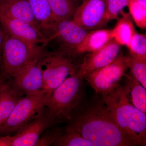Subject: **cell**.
Segmentation results:
<instances>
[{"label":"cell","mask_w":146,"mask_h":146,"mask_svg":"<svg viewBox=\"0 0 146 146\" xmlns=\"http://www.w3.org/2000/svg\"><path fill=\"white\" fill-rule=\"evenodd\" d=\"M126 58L131 74L146 89V59L133 57L130 54L126 56Z\"/></svg>","instance_id":"7402d4cb"},{"label":"cell","mask_w":146,"mask_h":146,"mask_svg":"<svg viewBox=\"0 0 146 146\" xmlns=\"http://www.w3.org/2000/svg\"><path fill=\"white\" fill-rule=\"evenodd\" d=\"M83 80V77L77 70L49 97L46 109L54 125L68 122L73 111L85 96Z\"/></svg>","instance_id":"3957f363"},{"label":"cell","mask_w":146,"mask_h":146,"mask_svg":"<svg viewBox=\"0 0 146 146\" xmlns=\"http://www.w3.org/2000/svg\"><path fill=\"white\" fill-rule=\"evenodd\" d=\"M44 52V46L18 39L4 31L0 76L9 80L16 72Z\"/></svg>","instance_id":"277c9868"},{"label":"cell","mask_w":146,"mask_h":146,"mask_svg":"<svg viewBox=\"0 0 146 146\" xmlns=\"http://www.w3.org/2000/svg\"><path fill=\"white\" fill-rule=\"evenodd\" d=\"M126 46L131 55L138 58L146 59V35L136 32Z\"/></svg>","instance_id":"603a6c76"},{"label":"cell","mask_w":146,"mask_h":146,"mask_svg":"<svg viewBox=\"0 0 146 146\" xmlns=\"http://www.w3.org/2000/svg\"><path fill=\"white\" fill-rule=\"evenodd\" d=\"M0 12L11 18L31 24L42 31L28 0H0Z\"/></svg>","instance_id":"9a60e30c"},{"label":"cell","mask_w":146,"mask_h":146,"mask_svg":"<svg viewBox=\"0 0 146 146\" xmlns=\"http://www.w3.org/2000/svg\"><path fill=\"white\" fill-rule=\"evenodd\" d=\"M77 1H78V2L79 3H81L82 2V0H77Z\"/></svg>","instance_id":"83f0119b"},{"label":"cell","mask_w":146,"mask_h":146,"mask_svg":"<svg viewBox=\"0 0 146 146\" xmlns=\"http://www.w3.org/2000/svg\"><path fill=\"white\" fill-rule=\"evenodd\" d=\"M12 136L0 135V146H12Z\"/></svg>","instance_id":"484cf974"},{"label":"cell","mask_w":146,"mask_h":146,"mask_svg":"<svg viewBox=\"0 0 146 146\" xmlns=\"http://www.w3.org/2000/svg\"><path fill=\"white\" fill-rule=\"evenodd\" d=\"M121 46L114 39L96 51L88 53L79 64L77 72L82 76L112 63L120 54Z\"/></svg>","instance_id":"5bb4252c"},{"label":"cell","mask_w":146,"mask_h":146,"mask_svg":"<svg viewBox=\"0 0 146 146\" xmlns=\"http://www.w3.org/2000/svg\"><path fill=\"white\" fill-rule=\"evenodd\" d=\"M33 13L42 31H51L56 23L48 0H28Z\"/></svg>","instance_id":"ac0fdd59"},{"label":"cell","mask_w":146,"mask_h":146,"mask_svg":"<svg viewBox=\"0 0 146 146\" xmlns=\"http://www.w3.org/2000/svg\"><path fill=\"white\" fill-rule=\"evenodd\" d=\"M0 25L7 34L18 39L38 44L48 43V36L31 24L11 18L0 12Z\"/></svg>","instance_id":"30bf717a"},{"label":"cell","mask_w":146,"mask_h":146,"mask_svg":"<svg viewBox=\"0 0 146 146\" xmlns=\"http://www.w3.org/2000/svg\"><path fill=\"white\" fill-rule=\"evenodd\" d=\"M54 125L45 109L42 114L26 124L12 136V146H35L44 132Z\"/></svg>","instance_id":"8fae6325"},{"label":"cell","mask_w":146,"mask_h":146,"mask_svg":"<svg viewBox=\"0 0 146 146\" xmlns=\"http://www.w3.org/2000/svg\"><path fill=\"white\" fill-rule=\"evenodd\" d=\"M36 146H94L71 126L49 128L42 134Z\"/></svg>","instance_id":"4fadbf2b"},{"label":"cell","mask_w":146,"mask_h":146,"mask_svg":"<svg viewBox=\"0 0 146 146\" xmlns=\"http://www.w3.org/2000/svg\"><path fill=\"white\" fill-rule=\"evenodd\" d=\"M4 38V31L0 25V66L1 62L2 48Z\"/></svg>","instance_id":"4316f807"},{"label":"cell","mask_w":146,"mask_h":146,"mask_svg":"<svg viewBox=\"0 0 146 146\" xmlns=\"http://www.w3.org/2000/svg\"><path fill=\"white\" fill-rule=\"evenodd\" d=\"M88 32L72 20L56 22L48 41L58 39L62 45L60 50L68 54L81 44Z\"/></svg>","instance_id":"7c38bea8"},{"label":"cell","mask_w":146,"mask_h":146,"mask_svg":"<svg viewBox=\"0 0 146 146\" xmlns=\"http://www.w3.org/2000/svg\"><path fill=\"white\" fill-rule=\"evenodd\" d=\"M44 52L16 72L9 80L20 96L31 95L43 90L42 61Z\"/></svg>","instance_id":"ba28073f"},{"label":"cell","mask_w":146,"mask_h":146,"mask_svg":"<svg viewBox=\"0 0 146 146\" xmlns=\"http://www.w3.org/2000/svg\"><path fill=\"white\" fill-rule=\"evenodd\" d=\"M21 97L9 80L0 76V127L9 117Z\"/></svg>","instance_id":"e0dca14e"},{"label":"cell","mask_w":146,"mask_h":146,"mask_svg":"<svg viewBox=\"0 0 146 146\" xmlns=\"http://www.w3.org/2000/svg\"><path fill=\"white\" fill-rule=\"evenodd\" d=\"M127 68L126 56L120 53L112 63L85 74L83 78L91 85L95 93L105 96L119 85V82L125 76Z\"/></svg>","instance_id":"52a82bcc"},{"label":"cell","mask_w":146,"mask_h":146,"mask_svg":"<svg viewBox=\"0 0 146 146\" xmlns=\"http://www.w3.org/2000/svg\"><path fill=\"white\" fill-rule=\"evenodd\" d=\"M112 119L131 146L146 145V114L133 105L127 86L119 85L101 96Z\"/></svg>","instance_id":"7a4b0ae2"},{"label":"cell","mask_w":146,"mask_h":146,"mask_svg":"<svg viewBox=\"0 0 146 146\" xmlns=\"http://www.w3.org/2000/svg\"><path fill=\"white\" fill-rule=\"evenodd\" d=\"M106 11V0H82L72 21L87 31L102 29L109 22Z\"/></svg>","instance_id":"9c48e42d"},{"label":"cell","mask_w":146,"mask_h":146,"mask_svg":"<svg viewBox=\"0 0 146 146\" xmlns=\"http://www.w3.org/2000/svg\"><path fill=\"white\" fill-rule=\"evenodd\" d=\"M68 125L94 146H131L112 119L100 94L84 96L73 111Z\"/></svg>","instance_id":"6da1fadb"},{"label":"cell","mask_w":146,"mask_h":146,"mask_svg":"<svg viewBox=\"0 0 146 146\" xmlns=\"http://www.w3.org/2000/svg\"><path fill=\"white\" fill-rule=\"evenodd\" d=\"M127 7L136 25L140 28L145 29L146 7L139 4L136 0H129Z\"/></svg>","instance_id":"cb8c5ba5"},{"label":"cell","mask_w":146,"mask_h":146,"mask_svg":"<svg viewBox=\"0 0 146 146\" xmlns=\"http://www.w3.org/2000/svg\"><path fill=\"white\" fill-rule=\"evenodd\" d=\"M122 18L118 21L114 28L112 29L113 39L120 46H126L129 44L132 36L136 33L130 16L123 11Z\"/></svg>","instance_id":"d6986e66"},{"label":"cell","mask_w":146,"mask_h":146,"mask_svg":"<svg viewBox=\"0 0 146 146\" xmlns=\"http://www.w3.org/2000/svg\"><path fill=\"white\" fill-rule=\"evenodd\" d=\"M126 85L131 95V101L134 106L146 114V90L132 75H128Z\"/></svg>","instance_id":"44dd1931"},{"label":"cell","mask_w":146,"mask_h":146,"mask_svg":"<svg viewBox=\"0 0 146 146\" xmlns=\"http://www.w3.org/2000/svg\"><path fill=\"white\" fill-rule=\"evenodd\" d=\"M74 60V58L61 50L56 52H45L42 61L43 91L50 96L68 76L75 74L78 65Z\"/></svg>","instance_id":"8992f818"},{"label":"cell","mask_w":146,"mask_h":146,"mask_svg":"<svg viewBox=\"0 0 146 146\" xmlns=\"http://www.w3.org/2000/svg\"><path fill=\"white\" fill-rule=\"evenodd\" d=\"M129 0H106V18L108 21L118 19L119 14L128 6Z\"/></svg>","instance_id":"d4e9b609"},{"label":"cell","mask_w":146,"mask_h":146,"mask_svg":"<svg viewBox=\"0 0 146 146\" xmlns=\"http://www.w3.org/2000/svg\"><path fill=\"white\" fill-rule=\"evenodd\" d=\"M56 22L72 20L80 5L77 0H48Z\"/></svg>","instance_id":"ffe728a7"},{"label":"cell","mask_w":146,"mask_h":146,"mask_svg":"<svg viewBox=\"0 0 146 146\" xmlns=\"http://www.w3.org/2000/svg\"><path fill=\"white\" fill-rule=\"evenodd\" d=\"M49 96L42 90L21 97L9 117L0 127V135L16 133L25 125L38 117L46 109Z\"/></svg>","instance_id":"5b68a950"},{"label":"cell","mask_w":146,"mask_h":146,"mask_svg":"<svg viewBox=\"0 0 146 146\" xmlns=\"http://www.w3.org/2000/svg\"><path fill=\"white\" fill-rule=\"evenodd\" d=\"M113 39L112 29H98L87 34L81 44L68 54L75 58L77 56L90 53L99 49Z\"/></svg>","instance_id":"2e32d148"}]
</instances>
